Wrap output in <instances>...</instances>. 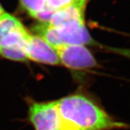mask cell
Masks as SVG:
<instances>
[{"label":"cell","instance_id":"3957f363","mask_svg":"<svg viewBox=\"0 0 130 130\" xmlns=\"http://www.w3.org/2000/svg\"><path fill=\"white\" fill-rule=\"evenodd\" d=\"M60 64L74 70H90L98 63L92 53L83 45L65 44L54 49Z\"/></svg>","mask_w":130,"mask_h":130},{"label":"cell","instance_id":"7c38bea8","mask_svg":"<svg viewBox=\"0 0 130 130\" xmlns=\"http://www.w3.org/2000/svg\"><path fill=\"white\" fill-rule=\"evenodd\" d=\"M55 12V10L48 7L46 6L41 12L37 14L35 18L38 19L42 23H48Z\"/></svg>","mask_w":130,"mask_h":130},{"label":"cell","instance_id":"8992f818","mask_svg":"<svg viewBox=\"0 0 130 130\" xmlns=\"http://www.w3.org/2000/svg\"><path fill=\"white\" fill-rule=\"evenodd\" d=\"M55 28L64 45L85 46L94 42L85 26L84 20L72 21Z\"/></svg>","mask_w":130,"mask_h":130},{"label":"cell","instance_id":"9c48e42d","mask_svg":"<svg viewBox=\"0 0 130 130\" xmlns=\"http://www.w3.org/2000/svg\"><path fill=\"white\" fill-rule=\"evenodd\" d=\"M22 24L18 19L5 12L0 17V48L7 34L12 29Z\"/></svg>","mask_w":130,"mask_h":130},{"label":"cell","instance_id":"5bb4252c","mask_svg":"<svg viewBox=\"0 0 130 130\" xmlns=\"http://www.w3.org/2000/svg\"><path fill=\"white\" fill-rule=\"evenodd\" d=\"M85 2H86V1H87V0H85Z\"/></svg>","mask_w":130,"mask_h":130},{"label":"cell","instance_id":"6da1fadb","mask_svg":"<svg viewBox=\"0 0 130 130\" xmlns=\"http://www.w3.org/2000/svg\"><path fill=\"white\" fill-rule=\"evenodd\" d=\"M64 130H114L129 128L115 120L91 98L74 93L57 100Z\"/></svg>","mask_w":130,"mask_h":130},{"label":"cell","instance_id":"277c9868","mask_svg":"<svg viewBox=\"0 0 130 130\" xmlns=\"http://www.w3.org/2000/svg\"><path fill=\"white\" fill-rule=\"evenodd\" d=\"M29 36L22 24L12 28L2 43L0 56L16 61H28L26 46Z\"/></svg>","mask_w":130,"mask_h":130},{"label":"cell","instance_id":"4fadbf2b","mask_svg":"<svg viewBox=\"0 0 130 130\" xmlns=\"http://www.w3.org/2000/svg\"><path fill=\"white\" fill-rule=\"evenodd\" d=\"M4 13H5V10H4V9L2 8V7L1 6V5H0V17H1L2 14H4Z\"/></svg>","mask_w":130,"mask_h":130},{"label":"cell","instance_id":"52a82bcc","mask_svg":"<svg viewBox=\"0 0 130 130\" xmlns=\"http://www.w3.org/2000/svg\"><path fill=\"white\" fill-rule=\"evenodd\" d=\"M83 11L84 7L75 5H70L64 9L56 10L48 24L56 28L72 21L84 20Z\"/></svg>","mask_w":130,"mask_h":130},{"label":"cell","instance_id":"30bf717a","mask_svg":"<svg viewBox=\"0 0 130 130\" xmlns=\"http://www.w3.org/2000/svg\"><path fill=\"white\" fill-rule=\"evenodd\" d=\"M21 5L34 18L46 7V0H20Z\"/></svg>","mask_w":130,"mask_h":130},{"label":"cell","instance_id":"7a4b0ae2","mask_svg":"<svg viewBox=\"0 0 130 130\" xmlns=\"http://www.w3.org/2000/svg\"><path fill=\"white\" fill-rule=\"evenodd\" d=\"M28 119L35 130H64L56 101L31 103Z\"/></svg>","mask_w":130,"mask_h":130},{"label":"cell","instance_id":"8fae6325","mask_svg":"<svg viewBox=\"0 0 130 130\" xmlns=\"http://www.w3.org/2000/svg\"><path fill=\"white\" fill-rule=\"evenodd\" d=\"M46 4L48 7L56 11V10L66 8L72 5L84 7L85 1V0H46Z\"/></svg>","mask_w":130,"mask_h":130},{"label":"cell","instance_id":"5b68a950","mask_svg":"<svg viewBox=\"0 0 130 130\" xmlns=\"http://www.w3.org/2000/svg\"><path fill=\"white\" fill-rule=\"evenodd\" d=\"M26 54L28 60L43 64H60L55 50L38 36L30 34L28 37Z\"/></svg>","mask_w":130,"mask_h":130},{"label":"cell","instance_id":"ba28073f","mask_svg":"<svg viewBox=\"0 0 130 130\" xmlns=\"http://www.w3.org/2000/svg\"><path fill=\"white\" fill-rule=\"evenodd\" d=\"M33 30L36 32L37 36L43 39L54 49L64 45L59 36L56 28L48 23H41L39 25H36L33 28Z\"/></svg>","mask_w":130,"mask_h":130}]
</instances>
